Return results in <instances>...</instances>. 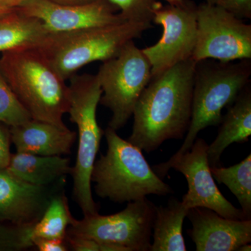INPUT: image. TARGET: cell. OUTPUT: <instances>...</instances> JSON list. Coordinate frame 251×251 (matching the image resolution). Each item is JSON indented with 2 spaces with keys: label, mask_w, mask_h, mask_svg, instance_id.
<instances>
[{
  "label": "cell",
  "mask_w": 251,
  "mask_h": 251,
  "mask_svg": "<svg viewBox=\"0 0 251 251\" xmlns=\"http://www.w3.org/2000/svg\"><path fill=\"white\" fill-rule=\"evenodd\" d=\"M127 21L152 23L156 0H108Z\"/></svg>",
  "instance_id": "cell-24"
},
{
  "label": "cell",
  "mask_w": 251,
  "mask_h": 251,
  "mask_svg": "<svg viewBox=\"0 0 251 251\" xmlns=\"http://www.w3.org/2000/svg\"><path fill=\"white\" fill-rule=\"evenodd\" d=\"M6 171L29 184L49 186L64 181L72 175V167L69 158L62 156H40L32 153H11Z\"/></svg>",
  "instance_id": "cell-17"
},
{
  "label": "cell",
  "mask_w": 251,
  "mask_h": 251,
  "mask_svg": "<svg viewBox=\"0 0 251 251\" xmlns=\"http://www.w3.org/2000/svg\"><path fill=\"white\" fill-rule=\"evenodd\" d=\"M196 65L190 59L151 77L135 104L129 143L151 153L167 140L184 138L191 122Z\"/></svg>",
  "instance_id": "cell-1"
},
{
  "label": "cell",
  "mask_w": 251,
  "mask_h": 251,
  "mask_svg": "<svg viewBox=\"0 0 251 251\" xmlns=\"http://www.w3.org/2000/svg\"><path fill=\"white\" fill-rule=\"evenodd\" d=\"M216 139L208 145V162L210 167L219 166L225 150L233 143H245L251 135V84L239 94L223 116Z\"/></svg>",
  "instance_id": "cell-16"
},
{
  "label": "cell",
  "mask_w": 251,
  "mask_h": 251,
  "mask_svg": "<svg viewBox=\"0 0 251 251\" xmlns=\"http://www.w3.org/2000/svg\"><path fill=\"white\" fill-rule=\"evenodd\" d=\"M189 209L172 198L166 206H157L152 228L150 251H186L183 224Z\"/></svg>",
  "instance_id": "cell-19"
},
{
  "label": "cell",
  "mask_w": 251,
  "mask_h": 251,
  "mask_svg": "<svg viewBox=\"0 0 251 251\" xmlns=\"http://www.w3.org/2000/svg\"><path fill=\"white\" fill-rule=\"evenodd\" d=\"M156 206L148 198L128 202L111 215L96 214L74 218L67 236L94 239L117 246L125 251H150Z\"/></svg>",
  "instance_id": "cell-8"
},
{
  "label": "cell",
  "mask_w": 251,
  "mask_h": 251,
  "mask_svg": "<svg viewBox=\"0 0 251 251\" xmlns=\"http://www.w3.org/2000/svg\"><path fill=\"white\" fill-rule=\"evenodd\" d=\"M14 9H9V8L0 7V16L9 14L11 11H14Z\"/></svg>",
  "instance_id": "cell-32"
},
{
  "label": "cell",
  "mask_w": 251,
  "mask_h": 251,
  "mask_svg": "<svg viewBox=\"0 0 251 251\" xmlns=\"http://www.w3.org/2000/svg\"><path fill=\"white\" fill-rule=\"evenodd\" d=\"M25 0H0V7L16 9Z\"/></svg>",
  "instance_id": "cell-29"
},
{
  "label": "cell",
  "mask_w": 251,
  "mask_h": 251,
  "mask_svg": "<svg viewBox=\"0 0 251 251\" xmlns=\"http://www.w3.org/2000/svg\"><path fill=\"white\" fill-rule=\"evenodd\" d=\"M17 9L42 22L50 33L68 32L125 22L108 0L67 5L51 0H25Z\"/></svg>",
  "instance_id": "cell-12"
},
{
  "label": "cell",
  "mask_w": 251,
  "mask_h": 251,
  "mask_svg": "<svg viewBox=\"0 0 251 251\" xmlns=\"http://www.w3.org/2000/svg\"><path fill=\"white\" fill-rule=\"evenodd\" d=\"M0 71L33 120L66 126L69 86L36 49L3 52Z\"/></svg>",
  "instance_id": "cell-2"
},
{
  "label": "cell",
  "mask_w": 251,
  "mask_h": 251,
  "mask_svg": "<svg viewBox=\"0 0 251 251\" xmlns=\"http://www.w3.org/2000/svg\"><path fill=\"white\" fill-rule=\"evenodd\" d=\"M251 59L232 62H198L193 85L192 110L186 138L172 157L189 151L201 130L221 125L223 110L228 108L249 83Z\"/></svg>",
  "instance_id": "cell-5"
},
{
  "label": "cell",
  "mask_w": 251,
  "mask_h": 251,
  "mask_svg": "<svg viewBox=\"0 0 251 251\" xmlns=\"http://www.w3.org/2000/svg\"><path fill=\"white\" fill-rule=\"evenodd\" d=\"M168 4L171 5H179L183 4L185 0H164Z\"/></svg>",
  "instance_id": "cell-31"
},
{
  "label": "cell",
  "mask_w": 251,
  "mask_h": 251,
  "mask_svg": "<svg viewBox=\"0 0 251 251\" xmlns=\"http://www.w3.org/2000/svg\"><path fill=\"white\" fill-rule=\"evenodd\" d=\"M52 186L29 184L0 168V221L14 226H34L55 193Z\"/></svg>",
  "instance_id": "cell-14"
},
{
  "label": "cell",
  "mask_w": 251,
  "mask_h": 251,
  "mask_svg": "<svg viewBox=\"0 0 251 251\" xmlns=\"http://www.w3.org/2000/svg\"><path fill=\"white\" fill-rule=\"evenodd\" d=\"M69 80L68 113L78 132L76 161L71 175L73 196L84 216L94 215L98 214L99 208L92 196L91 176L104 134L97 118L102 90L97 74H75Z\"/></svg>",
  "instance_id": "cell-6"
},
{
  "label": "cell",
  "mask_w": 251,
  "mask_h": 251,
  "mask_svg": "<svg viewBox=\"0 0 251 251\" xmlns=\"http://www.w3.org/2000/svg\"><path fill=\"white\" fill-rule=\"evenodd\" d=\"M187 217L197 251H237L251 242V220L227 219L204 207L189 209Z\"/></svg>",
  "instance_id": "cell-13"
},
{
  "label": "cell",
  "mask_w": 251,
  "mask_h": 251,
  "mask_svg": "<svg viewBox=\"0 0 251 251\" xmlns=\"http://www.w3.org/2000/svg\"><path fill=\"white\" fill-rule=\"evenodd\" d=\"M0 71V123L9 127L17 126L31 120Z\"/></svg>",
  "instance_id": "cell-22"
},
{
  "label": "cell",
  "mask_w": 251,
  "mask_h": 251,
  "mask_svg": "<svg viewBox=\"0 0 251 251\" xmlns=\"http://www.w3.org/2000/svg\"><path fill=\"white\" fill-rule=\"evenodd\" d=\"M51 1L61 4L77 5L87 4V3L92 2L94 0H51Z\"/></svg>",
  "instance_id": "cell-30"
},
{
  "label": "cell",
  "mask_w": 251,
  "mask_h": 251,
  "mask_svg": "<svg viewBox=\"0 0 251 251\" xmlns=\"http://www.w3.org/2000/svg\"><path fill=\"white\" fill-rule=\"evenodd\" d=\"M68 247L75 251H125L122 248L110 244H103L86 238L66 237Z\"/></svg>",
  "instance_id": "cell-25"
},
{
  "label": "cell",
  "mask_w": 251,
  "mask_h": 251,
  "mask_svg": "<svg viewBox=\"0 0 251 251\" xmlns=\"http://www.w3.org/2000/svg\"><path fill=\"white\" fill-rule=\"evenodd\" d=\"M32 227H21L0 221V251H20L33 247Z\"/></svg>",
  "instance_id": "cell-23"
},
{
  "label": "cell",
  "mask_w": 251,
  "mask_h": 251,
  "mask_svg": "<svg viewBox=\"0 0 251 251\" xmlns=\"http://www.w3.org/2000/svg\"><path fill=\"white\" fill-rule=\"evenodd\" d=\"M10 127L0 123V168H5L9 164L11 153Z\"/></svg>",
  "instance_id": "cell-27"
},
{
  "label": "cell",
  "mask_w": 251,
  "mask_h": 251,
  "mask_svg": "<svg viewBox=\"0 0 251 251\" xmlns=\"http://www.w3.org/2000/svg\"><path fill=\"white\" fill-rule=\"evenodd\" d=\"M11 143L18 152L40 156H64L70 154L77 138L76 132L66 126L33 120L10 127Z\"/></svg>",
  "instance_id": "cell-15"
},
{
  "label": "cell",
  "mask_w": 251,
  "mask_h": 251,
  "mask_svg": "<svg viewBox=\"0 0 251 251\" xmlns=\"http://www.w3.org/2000/svg\"><path fill=\"white\" fill-rule=\"evenodd\" d=\"M151 27L150 23L125 21L68 32L50 33L35 49L66 81L84 66L116 57L129 41Z\"/></svg>",
  "instance_id": "cell-4"
},
{
  "label": "cell",
  "mask_w": 251,
  "mask_h": 251,
  "mask_svg": "<svg viewBox=\"0 0 251 251\" xmlns=\"http://www.w3.org/2000/svg\"><path fill=\"white\" fill-rule=\"evenodd\" d=\"M251 59V25L211 3L197 9V40L192 59L232 62Z\"/></svg>",
  "instance_id": "cell-9"
},
{
  "label": "cell",
  "mask_w": 251,
  "mask_h": 251,
  "mask_svg": "<svg viewBox=\"0 0 251 251\" xmlns=\"http://www.w3.org/2000/svg\"><path fill=\"white\" fill-rule=\"evenodd\" d=\"M208 145L205 140L197 138L189 151L156 165L153 171L161 179L172 168L184 175L188 191L181 202L188 209L207 208L227 219L249 220L242 209L236 208L223 196L216 186L208 162Z\"/></svg>",
  "instance_id": "cell-11"
},
{
  "label": "cell",
  "mask_w": 251,
  "mask_h": 251,
  "mask_svg": "<svg viewBox=\"0 0 251 251\" xmlns=\"http://www.w3.org/2000/svg\"><path fill=\"white\" fill-rule=\"evenodd\" d=\"M251 246L250 244H246L242 245V247L238 249L237 251H251Z\"/></svg>",
  "instance_id": "cell-33"
},
{
  "label": "cell",
  "mask_w": 251,
  "mask_h": 251,
  "mask_svg": "<svg viewBox=\"0 0 251 251\" xmlns=\"http://www.w3.org/2000/svg\"><path fill=\"white\" fill-rule=\"evenodd\" d=\"M73 219L67 198L64 193H55L41 219L33 226L31 239L43 238L66 240L68 227Z\"/></svg>",
  "instance_id": "cell-20"
},
{
  "label": "cell",
  "mask_w": 251,
  "mask_h": 251,
  "mask_svg": "<svg viewBox=\"0 0 251 251\" xmlns=\"http://www.w3.org/2000/svg\"><path fill=\"white\" fill-rule=\"evenodd\" d=\"M104 135L108 149L105 154L96 160L91 176L97 196L122 204L150 195L164 196L173 193L150 167L141 150L110 127Z\"/></svg>",
  "instance_id": "cell-3"
},
{
  "label": "cell",
  "mask_w": 251,
  "mask_h": 251,
  "mask_svg": "<svg viewBox=\"0 0 251 251\" xmlns=\"http://www.w3.org/2000/svg\"><path fill=\"white\" fill-rule=\"evenodd\" d=\"M198 6L185 0L179 5L158 3L152 23L163 27L161 39L142 49L151 67V77L180 62L192 59L197 40Z\"/></svg>",
  "instance_id": "cell-10"
},
{
  "label": "cell",
  "mask_w": 251,
  "mask_h": 251,
  "mask_svg": "<svg viewBox=\"0 0 251 251\" xmlns=\"http://www.w3.org/2000/svg\"><path fill=\"white\" fill-rule=\"evenodd\" d=\"M210 169L214 179L229 188L237 198L244 215L251 220V154L228 168L218 166L210 167Z\"/></svg>",
  "instance_id": "cell-21"
},
{
  "label": "cell",
  "mask_w": 251,
  "mask_h": 251,
  "mask_svg": "<svg viewBox=\"0 0 251 251\" xmlns=\"http://www.w3.org/2000/svg\"><path fill=\"white\" fill-rule=\"evenodd\" d=\"M50 32L41 21L16 8L0 16V52L35 49Z\"/></svg>",
  "instance_id": "cell-18"
},
{
  "label": "cell",
  "mask_w": 251,
  "mask_h": 251,
  "mask_svg": "<svg viewBox=\"0 0 251 251\" xmlns=\"http://www.w3.org/2000/svg\"><path fill=\"white\" fill-rule=\"evenodd\" d=\"M97 75L102 90L99 103L111 111L108 127L117 131L133 116L135 104L151 80V64L130 41L116 57L103 62Z\"/></svg>",
  "instance_id": "cell-7"
},
{
  "label": "cell",
  "mask_w": 251,
  "mask_h": 251,
  "mask_svg": "<svg viewBox=\"0 0 251 251\" xmlns=\"http://www.w3.org/2000/svg\"><path fill=\"white\" fill-rule=\"evenodd\" d=\"M31 241L33 247L39 251H66L69 249L66 240L35 238Z\"/></svg>",
  "instance_id": "cell-28"
},
{
  "label": "cell",
  "mask_w": 251,
  "mask_h": 251,
  "mask_svg": "<svg viewBox=\"0 0 251 251\" xmlns=\"http://www.w3.org/2000/svg\"><path fill=\"white\" fill-rule=\"evenodd\" d=\"M206 1L226 9L241 19L251 18V0H206Z\"/></svg>",
  "instance_id": "cell-26"
}]
</instances>
